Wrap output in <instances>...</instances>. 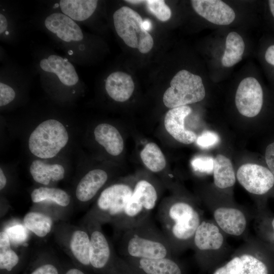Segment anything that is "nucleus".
<instances>
[{"label": "nucleus", "mask_w": 274, "mask_h": 274, "mask_svg": "<svg viewBox=\"0 0 274 274\" xmlns=\"http://www.w3.org/2000/svg\"><path fill=\"white\" fill-rule=\"evenodd\" d=\"M158 216L161 230L173 252L191 246L194 233L202 221L198 210L186 201H173L161 204Z\"/></svg>", "instance_id": "obj_1"}, {"label": "nucleus", "mask_w": 274, "mask_h": 274, "mask_svg": "<svg viewBox=\"0 0 274 274\" xmlns=\"http://www.w3.org/2000/svg\"><path fill=\"white\" fill-rule=\"evenodd\" d=\"M119 253L123 258L159 259L173 257L171 247L151 217L122 233Z\"/></svg>", "instance_id": "obj_2"}, {"label": "nucleus", "mask_w": 274, "mask_h": 274, "mask_svg": "<svg viewBox=\"0 0 274 274\" xmlns=\"http://www.w3.org/2000/svg\"><path fill=\"white\" fill-rule=\"evenodd\" d=\"M133 188L129 184L119 182L105 187L95 202L85 215L101 225L110 224L115 227L121 218L132 195Z\"/></svg>", "instance_id": "obj_3"}, {"label": "nucleus", "mask_w": 274, "mask_h": 274, "mask_svg": "<svg viewBox=\"0 0 274 274\" xmlns=\"http://www.w3.org/2000/svg\"><path fill=\"white\" fill-rule=\"evenodd\" d=\"M158 198L157 189L152 183L145 179L137 181L124 212L114 228L115 232L123 233L150 217Z\"/></svg>", "instance_id": "obj_4"}, {"label": "nucleus", "mask_w": 274, "mask_h": 274, "mask_svg": "<svg viewBox=\"0 0 274 274\" xmlns=\"http://www.w3.org/2000/svg\"><path fill=\"white\" fill-rule=\"evenodd\" d=\"M53 233L55 241L75 265L88 272L92 271L90 263V235L83 223L77 226L58 221Z\"/></svg>", "instance_id": "obj_5"}, {"label": "nucleus", "mask_w": 274, "mask_h": 274, "mask_svg": "<svg viewBox=\"0 0 274 274\" xmlns=\"http://www.w3.org/2000/svg\"><path fill=\"white\" fill-rule=\"evenodd\" d=\"M69 136L64 125L50 119L40 123L30 133L28 146L31 153L41 159L56 156L67 145Z\"/></svg>", "instance_id": "obj_6"}, {"label": "nucleus", "mask_w": 274, "mask_h": 274, "mask_svg": "<svg viewBox=\"0 0 274 274\" xmlns=\"http://www.w3.org/2000/svg\"><path fill=\"white\" fill-rule=\"evenodd\" d=\"M115 30L128 47L137 48L142 53L149 52L153 48L154 41L143 26L140 14L127 6L117 10L113 15Z\"/></svg>", "instance_id": "obj_7"}, {"label": "nucleus", "mask_w": 274, "mask_h": 274, "mask_svg": "<svg viewBox=\"0 0 274 274\" xmlns=\"http://www.w3.org/2000/svg\"><path fill=\"white\" fill-rule=\"evenodd\" d=\"M83 223L90 238V263L92 271L98 274H115L117 255L112 243L95 220L84 216Z\"/></svg>", "instance_id": "obj_8"}, {"label": "nucleus", "mask_w": 274, "mask_h": 274, "mask_svg": "<svg viewBox=\"0 0 274 274\" xmlns=\"http://www.w3.org/2000/svg\"><path fill=\"white\" fill-rule=\"evenodd\" d=\"M205 96L201 78L182 70L172 79L170 87L164 93L163 101L166 107L172 109L200 101Z\"/></svg>", "instance_id": "obj_9"}, {"label": "nucleus", "mask_w": 274, "mask_h": 274, "mask_svg": "<svg viewBox=\"0 0 274 274\" xmlns=\"http://www.w3.org/2000/svg\"><path fill=\"white\" fill-rule=\"evenodd\" d=\"M44 26L55 40L64 46L73 50L79 49L83 43L85 36L77 22L60 12H54L48 14L44 20Z\"/></svg>", "instance_id": "obj_10"}, {"label": "nucleus", "mask_w": 274, "mask_h": 274, "mask_svg": "<svg viewBox=\"0 0 274 274\" xmlns=\"http://www.w3.org/2000/svg\"><path fill=\"white\" fill-rule=\"evenodd\" d=\"M30 198L32 202L38 206L33 210L46 212L58 221L63 219L72 202L71 197L66 191L50 186L35 188L30 193Z\"/></svg>", "instance_id": "obj_11"}, {"label": "nucleus", "mask_w": 274, "mask_h": 274, "mask_svg": "<svg viewBox=\"0 0 274 274\" xmlns=\"http://www.w3.org/2000/svg\"><path fill=\"white\" fill-rule=\"evenodd\" d=\"M236 178L248 192L263 195L274 186V176L267 166L253 163L243 164L237 169Z\"/></svg>", "instance_id": "obj_12"}, {"label": "nucleus", "mask_w": 274, "mask_h": 274, "mask_svg": "<svg viewBox=\"0 0 274 274\" xmlns=\"http://www.w3.org/2000/svg\"><path fill=\"white\" fill-rule=\"evenodd\" d=\"M39 71L50 80H55L65 87H74L79 84L77 71L67 58L57 54L42 58L39 62Z\"/></svg>", "instance_id": "obj_13"}, {"label": "nucleus", "mask_w": 274, "mask_h": 274, "mask_svg": "<svg viewBox=\"0 0 274 274\" xmlns=\"http://www.w3.org/2000/svg\"><path fill=\"white\" fill-rule=\"evenodd\" d=\"M239 113L247 117L258 115L263 104V92L258 80L253 77L243 79L238 85L235 96Z\"/></svg>", "instance_id": "obj_14"}, {"label": "nucleus", "mask_w": 274, "mask_h": 274, "mask_svg": "<svg viewBox=\"0 0 274 274\" xmlns=\"http://www.w3.org/2000/svg\"><path fill=\"white\" fill-rule=\"evenodd\" d=\"M123 258L135 274H184L181 266L173 257L159 259Z\"/></svg>", "instance_id": "obj_15"}, {"label": "nucleus", "mask_w": 274, "mask_h": 274, "mask_svg": "<svg viewBox=\"0 0 274 274\" xmlns=\"http://www.w3.org/2000/svg\"><path fill=\"white\" fill-rule=\"evenodd\" d=\"M191 3L199 15L215 24L229 25L235 18L234 10L220 0H192Z\"/></svg>", "instance_id": "obj_16"}, {"label": "nucleus", "mask_w": 274, "mask_h": 274, "mask_svg": "<svg viewBox=\"0 0 274 274\" xmlns=\"http://www.w3.org/2000/svg\"><path fill=\"white\" fill-rule=\"evenodd\" d=\"M109 179L105 170L93 169L85 174L78 181L75 190V196L82 205L91 202L104 187Z\"/></svg>", "instance_id": "obj_17"}, {"label": "nucleus", "mask_w": 274, "mask_h": 274, "mask_svg": "<svg viewBox=\"0 0 274 274\" xmlns=\"http://www.w3.org/2000/svg\"><path fill=\"white\" fill-rule=\"evenodd\" d=\"M188 106L170 109L166 113L164 123L166 131L178 142L190 144L196 141V134L184 126L185 118L191 113Z\"/></svg>", "instance_id": "obj_18"}, {"label": "nucleus", "mask_w": 274, "mask_h": 274, "mask_svg": "<svg viewBox=\"0 0 274 274\" xmlns=\"http://www.w3.org/2000/svg\"><path fill=\"white\" fill-rule=\"evenodd\" d=\"M221 230L217 224L202 220L194 233L191 245L197 255L218 250L222 247L224 239Z\"/></svg>", "instance_id": "obj_19"}, {"label": "nucleus", "mask_w": 274, "mask_h": 274, "mask_svg": "<svg viewBox=\"0 0 274 274\" xmlns=\"http://www.w3.org/2000/svg\"><path fill=\"white\" fill-rule=\"evenodd\" d=\"M213 217L219 228L226 233L239 236L247 227V219L239 209L231 207H219L214 210Z\"/></svg>", "instance_id": "obj_20"}, {"label": "nucleus", "mask_w": 274, "mask_h": 274, "mask_svg": "<svg viewBox=\"0 0 274 274\" xmlns=\"http://www.w3.org/2000/svg\"><path fill=\"white\" fill-rule=\"evenodd\" d=\"M109 96L118 102L128 100L133 93L134 84L131 77L126 73L116 71L110 74L105 82Z\"/></svg>", "instance_id": "obj_21"}, {"label": "nucleus", "mask_w": 274, "mask_h": 274, "mask_svg": "<svg viewBox=\"0 0 274 274\" xmlns=\"http://www.w3.org/2000/svg\"><path fill=\"white\" fill-rule=\"evenodd\" d=\"M23 223L32 233L44 238L53 232L57 220L50 214L38 210H31L24 216Z\"/></svg>", "instance_id": "obj_22"}, {"label": "nucleus", "mask_w": 274, "mask_h": 274, "mask_svg": "<svg viewBox=\"0 0 274 274\" xmlns=\"http://www.w3.org/2000/svg\"><path fill=\"white\" fill-rule=\"evenodd\" d=\"M14 247L6 232H0L1 274H15L22 263V255Z\"/></svg>", "instance_id": "obj_23"}, {"label": "nucleus", "mask_w": 274, "mask_h": 274, "mask_svg": "<svg viewBox=\"0 0 274 274\" xmlns=\"http://www.w3.org/2000/svg\"><path fill=\"white\" fill-rule=\"evenodd\" d=\"M96 141L111 155L118 156L124 148V142L119 131L107 123L98 124L94 131Z\"/></svg>", "instance_id": "obj_24"}, {"label": "nucleus", "mask_w": 274, "mask_h": 274, "mask_svg": "<svg viewBox=\"0 0 274 274\" xmlns=\"http://www.w3.org/2000/svg\"><path fill=\"white\" fill-rule=\"evenodd\" d=\"M29 172L33 180L42 186H49L52 183L63 180L65 169L59 164H47L35 160L30 164Z\"/></svg>", "instance_id": "obj_25"}, {"label": "nucleus", "mask_w": 274, "mask_h": 274, "mask_svg": "<svg viewBox=\"0 0 274 274\" xmlns=\"http://www.w3.org/2000/svg\"><path fill=\"white\" fill-rule=\"evenodd\" d=\"M98 1L61 0L57 5L59 12L76 22H83L89 18L95 11Z\"/></svg>", "instance_id": "obj_26"}, {"label": "nucleus", "mask_w": 274, "mask_h": 274, "mask_svg": "<svg viewBox=\"0 0 274 274\" xmlns=\"http://www.w3.org/2000/svg\"><path fill=\"white\" fill-rule=\"evenodd\" d=\"M213 180L215 185L220 189H226L234 185L236 181L235 172L231 160L222 154L214 159Z\"/></svg>", "instance_id": "obj_27"}, {"label": "nucleus", "mask_w": 274, "mask_h": 274, "mask_svg": "<svg viewBox=\"0 0 274 274\" xmlns=\"http://www.w3.org/2000/svg\"><path fill=\"white\" fill-rule=\"evenodd\" d=\"M225 47L221 62L225 67H231L242 60L245 50V43L238 33L232 31L226 37Z\"/></svg>", "instance_id": "obj_28"}, {"label": "nucleus", "mask_w": 274, "mask_h": 274, "mask_svg": "<svg viewBox=\"0 0 274 274\" xmlns=\"http://www.w3.org/2000/svg\"><path fill=\"white\" fill-rule=\"evenodd\" d=\"M63 272L53 257L42 253L35 256L24 274H63Z\"/></svg>", "instance_id": "obj_29"}, {"label": "nucleus", "mask_w": 274, "mask_h": 274, "mask_svg": "<svg viewBox=\"0 0 274 274\" xmlns=\"http://www.w3.org/2000/svg\"><path fill=\"white\" fill-rule=\"evenodd\" d=\"M140 156L146 166L153 172H160L165 167V157L155 143L147 144L141 152Z\"/></svg>", "instance_id": "obj_30"}, {"label": "nucleus", "mask_w": 274, "mask_h": 274, "mask_svg": "<svg viewBox=\"0 0 274 274\" xmlns=\"http://www.w3.org/2000/svg\"><path fill=\"white\" fill-rule=\"evenodd\" d=\"M7 233L11 244L16 248L26 247L30 238V232L22 221L17 220L10 221L2 228Z\"/></svg>", "instance_id": "obj_31"}, {"label": "nucleus", "mask_w": 274, "mask_h": 274, "mask_svg": "<svg viewBox=\"0 0 274 274\" xmlns=\"http://www.w3.org/2000/svg\"><path fill=\"white\" fill-rule=\"evenodd\" d=\"M243 267L240 274H268V268L261 260L250 254L240 255Z\"/></svg>", "instance_id": "obj_32"}, {"label": "nucleus", "mask_w": 274, "mask_h": 274, "mask_svg": "<svg viewBox=\"0 0 274 274\" xmlns=\"http://www.w3.org/2000/svg\"><path fill=\"white\" fill-rule=\"evenodd\" d=\"M149 11L160 21L169 20L172 15L169 7L163 0H147L145 2Z\"/></svg>", "instance_id": "obj_33"}, {"label": "nucleus", "mask_w": 274, "mask_h": 274, "mask_svg": "<svg viewBox=\"0 0 274 274\" xmlns=\"http://www.w3.org/2000/svg\"><path fill=\"white\" fill-rule=\"evenodd\" d=\"M191 164L196 172L210 174L213 172L214 159L210 156H198L192 159Z\"/></svg>", "instance_id": "obj_34"}, {"label": "nucleus", "mask_w": 274, "mask_h": 274, "mask_svg": "<svg viewBox=\"0 0 274 274\" xmlns=\"http://www.w3.org/2000/svg\"><path fill=\"white\" fill-rule=\"evenodd\" d=\"M242 267L243 262L240 256H235L217 268L213 274H240Z\"/></svg>", "instance_id": "obj_35"}, {"label": "nucleus", "mask_w": 274, "mask_h": 274, "mask_svg": "<svg viewBox=\"0 0 274 274\" xmlns=\"http://www.w3.org/2000/svg\"><path fill=\"white\" fill-rule=\"evenodd\" d=\"M220 141L217 133L212 131L202 132L196 140L197 145L201 148L208 149L217 145Z\"/></svg>", "instance_id": "obj_36"}, {"label": "nucleus", "mask_w": 274, "mask_h": 274, "mask_svg": "<svg viewBox=\"0 0 274 274\" xmlns=\"http://www.w3.org/2000/svg\"><path fill=\"white\" fill-rule=\"evenodd\" d=\"M16 96L13 87L2 81L0 82V106L4 107L13 101Z\"/></svg>", "instance_id": "obj_37"}, {"label": "nucleus", "mask_w": 274, "mask_h": 274, "mask_svg": "<svg viewBox=\"0 0 274 274\" xmlns=\"http://www.w3.org/2000/svg\"><path fill=\"white\" fill-rule=\"evenodd\" d=\"M264 159L266 166L274 176V141L267 145L265 150Z\"/></svg>", "instance_id": "obj_38"}, {"label": "nucleus", "mask_w": 274, "mask_h": 274, "mask_svg": "<svg viewBox=\"0 0 274 274\" xmlns=\"http://www.w3.org/2000/svg\"><path fill=\"white\" fill-rule=\"evenodd\" d=\"M115 274H135L128 266L122 257H118L116 265Z\"/></svg>", "instance_id": "obj_39"}, {"label": "nucleus", "mask_w": 274, "mask_h": 274, "mask_svg": "<svg viewBox=\"0 0 274 274\" xmlns=\"http://www.w3.org/2000/svg\"><path fill=\"white\" fill-rule=\"evenodd\" d=\"M265 59L268 63L274 66V45L267 49L265 53Z\"/></svg>", "instance_id": "obj_40"}, {"label": "nucleus", "mask_w": 274, "mask_h": 274, "mask_svg": "<svg viewBox=\"0 0 274 274\" xmlns=\"http://www.w3.org/2000/svg\"><path fill=\"white\" fill-rule=\"evenodd\" d=\"M63 274H89V273L88 271L75 265L67 268Z\"/></svg>", "instance_id": "obj_41"}, {"label": "nucleus", "mask_w": 274, "mask_h": 274, "mask_svg": "<svg viewBox=\"0 0 274 274\" xmlns=\"http://www.w3.org/2000/svg\"><path fill=\"white\" fill-rule=\"evenodd\" d=\"M7 183L6 176L2 169L0 168V190L2 191L6 187Z\"/></svg>", "instance_id": "obj_42"}, {"label": "nucleus", "mask_w": 274, "mask_h": 274, "mask_svg": "<svg viewBox=\"0 0 274 274\" xmlns=\"http://www.w3.org/2000/svg\"><path fill=\"white\" fill-rule=\"evenodd\" d=\"M270 12L274 18V0H269L268 1Z\"/></svg>", "instance_id": "obj_43"}, {"label": "nucleus", "mask_w": 274, "mask_h": 274, "mask_svg": "<svg viewBox=\"0 0 274 274\" xmlns=\"http://www.w3.org/2000/svg\"><path fill=\"white\" fill-rule=\"evenodd\" d=\"M143 26H144V28L147 31H148V30H150V29L151 27V23L148 20H145L143 22Z\"/></svg>", "instance_id": "obj_44"}, {"label": "nucleus", "mask_w": 274, "mask_h": 274, "mask_svg": "<svg viewBox=\"0 0 274 274\" xmlns=\"http://www.w3.org/2000/svg\"><path fill=\"white\" fill-rule=\"evenodd\" d=\"M125 2H127L129 3L133 4H141L142 3H145V1H125Z\"/></svg>", "instance_id": "obj_45"}, {"label": "nucleus", "mask_w": 274, "mask_h": 274, "mask_svg": "<svg viewBox=\"0 0 274 274\" xmlns=\"http://www.w3.org/2000/svg\"><path fill=\"white\" fill-rule=\"evenodd\" d=\"M271 225H272V228H273V230H274V218L272 219V222H271Z\"/></svg>", "instance_id": "obj_46"}]
</instances>
